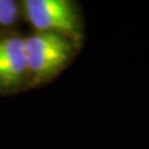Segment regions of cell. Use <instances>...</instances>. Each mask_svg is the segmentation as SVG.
<instances>
[{
  "label": "cell",
  "instance_id": "2",
  "mask_svg": "<svg viewBox=\"0 0 149 149\" xmlns=\"http://www.w3.org/2000/svg\"><path fill=\"white\" fill-rule=\"evenodd\" d=\"M21 11L36 31L69 38L79 47L84 39V22L79 5L71 0H26Z\"/></svg>",
  "mask_w": 149,
  "mask_h": 149
},
{
  "label": "cell",
  "instance_id": "1",
  "mask_svg": "<svg viewBox=\"0 0 149 149\" xmlns=\"http://www.w3.org/2000/svg\"><path fill=\"white\" fill-rule=\"evenodd\" d=\"M81 47L69 38L36 31L24 38L29 87L47 84L69 65Z\"/></svg>",
  "mask_w": 149,
  "mask_h": 149
},
{
  "label": "cell",
  "instance_id": "4",
  "mask_svg": "<svg viewBox=\"0 0 149 149\" xmlns=\"http://www.w3.org/2000/svg\"><path fill=\"white\" fill-rule=\"evenodd\" d=\"M21 5L13 0H0V28H10L21 13Z\"/></svg>",
  "mask_w": 149,
  "mask_h": 149
},
{
  "label": "cell",
  "instance_id": "3",
  "mask_svg": "<svg viewBox=\"0 0 149 149\" xmlns=\"http://www.w3.org/2000/svg\"><path fill=\"white\" fill-rule=\"evenodd\" d=\"M29 87L24 38L0 33V94L18 93Z\"/></svg>",
  "mask_w": 149,
  "mask_h": 149
}]
</instances>
